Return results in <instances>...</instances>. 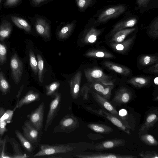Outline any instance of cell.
<instances>
[{
	"label": "cell",
	"instance_id": "cell-1",
	"mask_svg": "<svg viewBox=\"0 0 158 158\" xmlns=\"http://www.w3.org/2000/svg\"><path fill=\"white\" fill-rule=\"evenodd\" d=\"M93 143L84 142L77 143L49 145L42 144L40 145V150L34 154V157H39L60 154H73L83 152L94 144Z\"/></svg>",
	"mask_w": 158,
	"mask_h": 158
},
{
	"label": "cell",
	"instance_id": "cell-2",
	"mask_svg": "<svg viewBox=\"0 0 158 158\" xmlns=\"http://www.w3.org/2000/svg\"><path fill=\"white\" fill-rule=\"evenodd\" d=\"M31 19L37 32L45 39H49L51 35L50 21L44 16L37 14Z\"/></svg>",
	"mask_w": 158,
	"mask_h": 158
},
{
	"label": "cell",
	"instance_id": "cell-3",
	"mask_svg": "<svg viewBox=\"0 0 158 158\" xmlns=\"http://www.w3.org/2000/svg\"><path fill=\"white\" fill-rule=\"evenodd\" d=\"M79 123L77 118L73 114H68L60 121L54 128L55 132H63L69 133L78 127Z\"/></svg>",
	"mask_w": 158,
	"mask_h": 158
},
{
	"label": "cell",
	"instance_id": "cell-4",
	"mask_svg": "<svg viewBox=\"0 0 158 158\" xmlns=\"http://www.w3.org/2000/svg\"><path fill=\"white\" fill-rule=\"evenodd\" d=\"M87 109L93 113L106 118L118 128L127 134H130V130L131 129V128L127 125L122 120L115 115L108 112L105 110L100 109L96 110L88 107Z\"/></svg>",
	"mask_w": 158,
	"mask_h": 158
},
{
	"label": "cell",
	"instance_id": "cell-5",
	"mask_svg": "<svg viewBox=\"0 0 158 158\" xmlns=\"http://www.w3.org/2000/svg\"><path fill=\"white\" fill-rule=\"evenodd\" d=\"M11 76L14 83L18 85L21 81L23 70V62L17 54L15 53L10 61Z\"/></svg>",
	"mask_w": 158,
	"mask_h": 158
},
{
	"label": "cell",
	"instance_id": "cell-6",
	"mask_svg": "<svg viewBox=\"0 0 158 158\" xmlns=\"http://www.w3.org/2000/svg\"><path fill=\"white\" fill-rule=\"evenodd\" d=\"M91 93L94 100L105 110L109 112V113L122 120L127 125L131 127L127 119L122 118L119 115L118 112L107 99L95 92L92 91Z\"/></svg>",
	"mask_w": 158,
	"mask_h": 158
},
{
	"label": "cell",
	"instance_id": "cell-7",
	"mask_svg": "<svg viewBox=\"0 0 158 158\" xmlns=\"http://www.w3.org/2000/svg\"><path fill=\"white\" fill-rule=\"evenodd\" d=\"M61 99V94L58 92L54 94V98L51 101L49 106L45 124L44 131H46L57 114Z\"/></svg>",
	"mask_w": 158,
	"mask_h": 158
},
{
	"label": "cell",
	"instance_id": "cell-8",
	"mask_svg": "<svg viewBox=\"0 0 158 158\" xmlns=\"http://www.w3.org/2000/svg\"><path fill=\"white\" fill-rule=\"evenodd\" d=\"M87 80L91 82H102L110 80V77L98 68H94L84 71Z\"/></svg>",
	"mask_w": 158,
	"mask_h": 158
},
{
	"label": "cell",
	"instance_id": "cell-9",
	"mask_svg": "<svg viewBox=\"0 0 158 158\" xmlns=\"http://www.w3.org/2000/svg\"><path fill=\"white\" fill-rule=\"evenodd\" d=\"M125 144L124 140L115 139L106 140L96 144H94L90 148L91 150L102 151L124 146Z\"/></svg>",
	"mask_w": 158,
	"mask_h": 158
},
{
	"label": "cell",
	"instance_id": "cell-10",
	"mask_svg": "<svg viewBox=\"0 0 158 158\" xmlns=\"http://www.w3.org/2000/svg\"><path fill=\"white\" fill-rule=\"evenodd\" d=\"M44 104L42 102L29 116L30 123L38 131L42 128L44 119Z\"/></svg>",
	"mask_w": 158,
	"mask_h": 158
},
{
	"label": "cell",
	"instance_id": "cell-11",
	"mask_svg": "<svg viewBox=\"0 0 158 158\" xmlns=\"http://www.w3.org/2000/svg\"><path fill=\"white\" fill-rule=\"evenodd\" d=\"M85 153L74 154V157L79 158H135L133 155H122L112 153L85 152Z\"/></svg>",
	"mask_w": 158,
	"mask_h": 158
},
{
	"label": "cell",
	"instance_id": "cell-12",
	"mask_svg": "<svg viewBox=\"0 0 158 158\" xmlns=\"http://www.w3.org/2000/svg\"><path fill=\"white\" fill-rule=\"evenodd\" d=\"M125 9V7L123 5L108 8L100 15L96 23L105 22L111 19L117 17L123 12Z\"/></svg>",
	"mask_w": 158,
	"mask_h": 158
},
{
	"label": "cell",
	"instance_id": "cell-13",
	"mask_svg": "<svg viewBox=\"0 0 158 158\" xmlns=\"http://www.w3.org/2000/svg\"><path fill=\"white\" fill-rule=\"evenodd\" d=\"M132 98V94L127 88L122 87L116 92L112 101L118 104H123L128 102Z\"/></svg>",
	"mask_w": 158,
	"mask_h": 158
},
{
	"label": "cell",
	"instance_id": "cell-14",
	"mask_svg": "<svg viewBox=\"0 0 158 158\" xmlns=\"http://www.w3.org/2000/svg\"><path fill=\"white\" fill-rule=\"evenodd\" d=\"M158 120V110H154L149 112L147 115L144 122L139 130V134L147 131L153 127Z\"/></svg>",
	"mask_w": 158,
	"mask_h": 158
},
{
	"label": "cell",
	"instance_id": "cell-15",
	"mask_svg": "<svg viewBox=\"0 0 158 158\" xmlns=\"http://www.w3.org/2000/svg\"><path fill=\"white\" fill-rule=\"evenodd\" d=\"M62 23V24H60L61 27L57 31V35L59 39H64L67 38L73 32L76 25V20Z\"/></svg>",
	"mask_w": 158,
	"mask_h": 158
},
{
	"label": "cell",
	"instance_id": "cell-16",
	"mask_svg": "<svg viewBox=\"0 0 158 158\" xmlns=\"http://www.w3.org/2000/svg\"><path fill=\"white\" fill-rule=\"evenodd\" d=\"M81 76V71H78L74 75L70 82V91L71 95L74 99H76L78 96Z\"/></svg>",
	"mask_w": 158,
	"mask_h": 158
},
{
	"label": "cell",
	"instance_id": "cell-17",
	"mask_svg": "<svg viewBox=\"0 0 158 158\" xmlns=\"http://www.w3.org/2000/svg\"><path fill=\"white\" fill-rule=\"evenodd\" d=\"M25 137L31 142L36 143L38 140L39 132L29 122L26 121L23 127Z\"/></svg>",
	"mask_w": 158,
	"mask_h": 158
},
{
	"label": "cell",
	"instance_id": "cell-18",
	"mask_svg": "<svg viewBox=\"0 0 158 158\" xmlns=\"http://www.w3.org/2000/svg\"><path fill=\"white\" fill-rule=\"evenodd\" d=\"M133 36L129 39L118 43L110 42V45L115 51L120 53H126L130 48L135 39Z\"/></svg>",
	"mask_w": 158,
	"mask_h": 158
},
{
	"label": "cell",
	"instance_id": "cell-19",
	"mask_svg": "<svg viewBox=\"0 0 158 158\" xmlns=\"http://www.w3.org/2000/svg\"><path fill=\"white\" fill-rule=\"evenodd\" d=\"M102 64L103 66L110 70L122 75L127 76L131 73V70L128 68L111 61H105Z\"/></svg>",
	"mask_w": 158,
	"mask_h": 158
},
{
	"label": "cell",
	"instance_id": "cell-20",
	"mask_svg": "<svg viewBox=\"0 0 158 158\" xmlns=\"http://www.w3.org/2000/svg\"><path fill=\"white\" fill-rule=\"evenodd\" d=\"M39 98L40 94L34 91H30L19 101H18L14 109L20 108L24 105L36 101Z\"/></svg>",
	"mask_w": 158,
	"mask_h": 158
},
{
	"label": "cell",
	"instance_id": "cell-21",
	"mask_svg": "<svg viewBox=\"0 0 158 158\" xmlns=\"http://www.w3.org/2000/svg\"><path fill=\"white\" fill-rule=\"evenodd\" d=\"M100 31L95 28L94 27L86 28L84 31V42L86 44L94 43L100 33Z\"/></svg>",
	"mask_w": 158,
	"mask_h": 158
},
{
	"label": "cell",
	"instance_id": "cell-22",
	"mask_svg": "<svg viewBox=\"0 0 158 158\" xmlns=\"http://www.w3.org/2000/svg\"><path fill=\"white\" fill-rule=\"evenodd\" d=\"M137 22L136 19L133 18L118 23L114 27L111 31L109 34V36L113 35L116 32L120 30L134 26Z\"/></svg>",
	"mask_w": 158,
	"mask_h": 158
},
{
	"label": "cell",
	"instance_id": "cell-23",
	"mask_svg": "<svg viewBox=\"0 0 158 158\" xmlns=\"http://www.w3.org/2000/svg\"><path fill=\"white\" fill-rule=\"evenodd\" d=\"M135 30V28L125 29L118 31L113 35L110 42L120 43L127 36Z\"/></svg>",
	"mask_w": 158,
	"mask_h": 158
},
{
	"label": "cell",
	"instance_id": "cell-24",
	"mask_svg": "<svg viewBox=\"0 0 158 158\" xmlns=\"http://www.w3.org/2000/svg\"><path fill=\"white\" fill-rule=\"evenodd\" d=\"M87 56L95 58H113L114 55L106 50L101 49H94L88 52L86 54Z\"/></svg>",
	"mask_w": 158,
	"mask_h": 158
},
{
	"label": "cell",
	"instance_id": "cell-25",
	"mask_svg": "<svg viewBox=\"0 0 158 158\" xmlns=\"http://www.w3.org/2000/svg\"><path fill=\"white\" fill-rule=\"evenodd\" d=\"M87 127L93 131L100 133L109 134L113 131L112 127L103 124L91 123Z\"/></svg>",
	"mask_w": 158,
	"mask_h": 158
},
{
	"label": "cell",
	"instance_id": "cell-26",
	"mask_svg": "<svg viewBox=\"0 0 158 158\" xmlns=\"http://www.w3.org/2000/svg\"><path fill=\"white\" fill-rule=\"evenodd\" d=\"M11 19L15 25L19 28L23 29L27 32H31V25L25 19L15 16H11Z\"/></svg>",
	"mask_w": 158,
	"mask_h": 158
},
{
	"label": "cell",
	"instance_id": "cell-27",
	"mask_svg": "<svg viewBox=\"0 0 158 158\" xmlns=\"http://www.w3.org/2000/svg\"><path fill=\"white\" fill-rule=\"evenodd\" d=\"M10 142L13 150V158H24L29 157L22 152L19 144L15 139L11 138Z\"/></svg>",
	"mask_w": 158,
	"mask_h": 158
},
{
	"label": "cell",
	"instance_id": "cell-28",
	"mask_svg": "<svg viewBox=\"0 0 158 158\" xmlns=\"http://www.w3.org/2000/svg\"><path fill=\"white\" fill-rule=\"evenodd\" d=\"M158 57L155 55H143L139 58V62L142 66L149 65L158 63Z\"/></svg>",
	"mask_w": 158,
	"mask_h": 158
},
{
	"label": "cell",
	"instance_id": "cell-29",
	"mask_svg": "<svg viewBox=\"0 0 158 158\" xmlns=\"http://www.w3.org/2000/svg\"><path fill=\"white\" fill-rule=\"evenodd\" d=\"M12 30V26L8 22L3 23L0 26V41H3L8 37Z\"/></svg>",
	"mask_w": 158,
	"mask_h": 158
},
{
	"label": "cell",
	"instance_id": "cell-30",
	"mask_svg": "<svg viewBox=\"0 0 158 158\" xmlns=\"http://www.w3.org/2000/svg\"><path fill=\"white\" fill-rule=\"evenodd\" d=\"M149 81L147 78L138 77L131 78L128 81V82L136 87L140 88L147 85Z\"/></svg>",
	"mask_w": 158,
	"mask_h": 158
},
{
	"label": "cell",
	"instance_id": "cell-31",
	"mask_svg": "<svg viewBox=\"0 0 158 158\" xmlns=\"http://www.w3.org/2000/svg\"><path fill=\"white\" fill-rule=\"evenodd\" d=\"M15 133L16 136L23 148L28 151L31 152L33 150V148L31 142L18 130H16Z\"/></svg>",
	"mask_w": 158,
	"mask_h": 158
},
{
	"label": "cell",
	"instance_id": "cell-32",
	"mask_svg": "<svg viewBox=\"0 0 158 158\" xmlns=\"http://www.w3.org/2000/svg\"><path fill=\"white\" fill-rule=\"evenodd\" d=\"M140 140L150 146H156L158 143L152 135L146 134L141 135L139 136Z\"/></svg>",
	"mask_w": 158,
	"mask_h": 158
},
{
	"label": "cell",
	"instance_id": "cell-33",
	"mask_svg": "<svg viewBox=\"0 0 158 158\" xmlns=\"http://www.w3.org/2000/svg\"><path fill=\"white\" fill-rule=\"evenodd\" d=\"M78 10L84 12L90 6L94 0H74Z\"/></svg>",
	"mask_w": 158,
	"mask_h": 158
},
{
	"label": "cell",
	"instance_id": "cell-34",
	"mask_svg": "<svg viewBox=\"0 0 158 158\" xmlns=\"http://www.w3.org/2000/svg\"><path fill=\"white\" fill-rule=\"evenodd\" d=\"M10 85L2 71H0V91L6 94L10 90Z\"/></svg>",
	"mask_w": 158,
	"mask_h": 158
},
{
	"label": "cell",
	"instance_id": "cell-35",
	"mask_svg": "<svg viewBox=\"0 0 158 158\" xmlns=\"http://www.w3.org/2000/svg\"><path fill=\"white\" fill-rule=\"evenodd\" d=\"M15 110L14 109L13 110H5L2 108H0V121H5L8 123H10Z\"/></svg>",
	"mask_w": 158,
	"mask_h": 158
},
{
	"label": "cell",
	"instance_id": "cell-36",
	"mask_svg": "<svg viewBox=\"0 0 158 158\" xmlns=\"http://www.w3.org/2000/svg\"><path fill=\"white\" fill-rule=\"evenodd\" d=\"M37 58L39 80L40 83H42L43 81L44 61L41 56L39 54L37 55Z\"/></svg>",
	"mask_w": 158,
	"mask_h": 158
},
{
	"label": "cell",
	"instance_id": "cell-37",
	"mask_svg": "<svg viewBox=\"0 0 158 158\" xmlns=\"http://www.w3.org/2000/svg\"><path fill=\"white\" fill-rule=\"evenodd\" d=\"M30 64L33 71L36 74L38 72V62L34 52L30 49L29 51Z\"/></svg>",
	"mask_w": 158,
	"mask_h": 158
},
{
	"label": "cell",
	"instance_id": "cell-38",
	"mask_svg": "<svg viewBox=\"0 0 158 158\" xmlns=\"http://www.w3.org/2000/svg\"><path fill=\"white\" fill-rule=\"evenodd\" d=\"M60 84L59 82H54L46 86V94L48 96L53 94L56 91L58 88Z\"/></svg>",
	"mask_w": 158,
	"mask_h": 158
},
{
	"label": "cell",
	"instance_id": "cell-39",
	"mask_svg": "<svg viewBox=\"0 0 158 158\" xmlns=\"http://www.w3.org/2000/svg\"><path fill=\"white\" fill-rule=\"evenodd\" d=\"M7 49L4 44H0V63H5L6 60Z\"/></svg>",
	"mask_w": 158,
	"mask_h": 158
},
{
	"label": "cell",
	"instance_id": "cell-40",
	"mask_svg": "<svg viewBox=\"0 0 158 158\" xmlns=\"http://www.w3.org/2000/svg\"><path fill=\"white\" fill-rule=\"evenodd\" d=\"M114 87V85H107L104 87L100 95L107 99H109L111 96V90Z\"/></svg>",
	"mask_w": 158,
	"mask_h": 158
},
{
	"label": "cell",
	"instance_id": "cell-41",
	"mask_svg": "<svg viewBox=\"0 0 158 158\" xmlns=\"http://www.w3.org/2000/svg\"><path fill=\"white\" fill-rule=\"evenodd\" d=\"M139 156L143 158H158L157 153L155 151L142 152L139 154Z\"/></svg>",
	"mask_w": 158,
	"mask_h": 158
},
{
	"label": "cell",
	"instance_id": "cell-42",
	"mask_svg": "<svg viewBox=\"0 0 158 158\" xmlns=\"http://www.w3.org/2000/svg\"><path fill=\"white\" fill-rule=\"evenodd\" d=\"M31 5L35 7H40L53 0H30Z\"/></svg>",
	"mask_w": 158,
	"mask_h": 158
},
{
	"label": "cell",
	"instance_id": "cell-43",
	"mask_svg": "<svg viewBox=\"0 0 158 158\" xmlns=\"http://www.w3.org/2000/svg\"><path fill=\"white\" fill-rule=\"evenodd\" d=\"M5 140H3L0 138V158H12V156L6 154L5 152Z\"/></svg>",
	"mask_w": 158,
	"mask_h": 158
},
{
	"label": "cell",
	"instance_id": "cell-44",
	"mask_svg": "<svg viewBox=\"0 0 158 158\" xmlns=\"http://www.w3.org/2000/svg\"><path fill=\"white\" fill-rule=\"evenodd\" d=\"M91 86L96 92V93L99 94L103 91L105 87L101 83L98 82L92 83Z\"/></svg>",
	"mask_w": 158,
	"mask_h": 158
},
{
	"label": "cell",
	"instance_id": "cell-45",
	"mask_svg": "<svg viewBox=\"0 0 158 158\" xmlns=\"http://www.w3.org/2000/svg\"><path fill=\"white\" fill-rule=\"evenodd\" d=\"M149 34L155 38H157L158 37V24L156 23L153 24L151 27L148 31Z\"/></svg>",
	"mask_w": 158,
	"mask_h": 158
},
{
	"label": "cell",
	"instance_id": "cell-46",
	"mask_svg": "<svg viewBox=\"0 0 158 158\" xmlns=\"http://www.w3.org/2000/svg\"><path fill=\"white\" fill-rule=\"evenodd\" d=\"M8 123L5 121H0V135H2L6 131V126Z\"/></svg>",
	"mask_w": 158,
	"mask_h": 158
},
{
	"label": "cell",
	"instance_id": "cell-47",
	"mask_svg": "<svg viewBox=\"0 0 158 158\" xmlns=\"http://www.w3.org/2000/svg\"><path fill=\"white\" fill-rule=\"evenodd\" d=\"M19 0H6L4 5L6 6H12L16 5Z\"/></svg>",
	"mask_w": 158,
	"mask_h": 158
},
{
	"label": "cell",
	"instance_id": "cell-48",
	"mask_svg": "<svg viewBox=\"0 0 158 158\" xmlns=\"http://www.w3.org/2000/svg\"><path fill=\"white\" fill-rule=\"evenodd\" d=\"M149 0H137L138 5L140 7L146 6Z\"/></svg>",
	"mask_w": 158,
	"mask_h": 158
},
{
	"label": "cell",
	"instance_id": "cell-49",
	"mask_svg": "<svg viewBox=\"0 0 158 158\" xmlns=\"http://www.w3.org/2000/svg\"><path fill=\"white\" fill-rule=\"evenodd\" d=\"M149 70L152 72L158 73V64L157 63L156 64L150 68Z\"/></svg>",
	"mask_w": 158,
	"mask_h": 158
},
{
	"label": "cell",
	"instance_id": "cell-50",
	"mask_svg": "<svg viewBox=\"0 0 158 158\" xmlns=\"http://www.w3.org/2000/svg\"><path fill=\"white\" fill-rule=\"evenodd\" d=\"M119 115L122 118H123L126 119H127L125 117L127 114V111L125 109H122L120 110L118 112Z\"/></svg>",
	"mask_w": 158,
	"mask_h": 158
},
{
	"label": "cell",
	"instance_id": "cell-51",
	"mask_svg": "<svg viewBox=\"0 0 158 158\" xmlns=\"http://www.w3.org/2000/svg\"><path fill=\"white\" fill-rule=\"evenodd\" d=\"M24 85H22L21 86V87L20 89L18 92V94H17V97L18 98H19V96L21 94V92L23 89V88Z\"/></svg>",
	"mask_w": 158,
	"mask_h": 158
},
{
	"label": "cell",
	"instance_id": "cell-52",
	"mask_svg": "<svg viewBox=\"0 0 158 158\" xmlns=\"http://www.w3.org/2000/svg\"><path fill=\"white\" fill-rule=\"evenodd\" d=\"M158 77H156L154 80V83L156 85H158Z\"/></svg>",
	"mask_w": 158,
	"mask_h": 158
},
{
	"label": "cell",
	"instance_id": "cell-53",
	"mask_svg": "<svg viewBox=\"0 0 158 158\" xmlns=\"http://www.w3.org/2000/svg\"><path fill=\"white\" fill-rule=\"evenodd\" d=\"M2 1V0H0V3H1V2Z\"/></svg>",
	"mask_w": 158,
	"mask_h": 158
}]
</instances>
